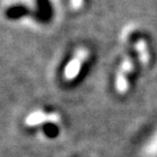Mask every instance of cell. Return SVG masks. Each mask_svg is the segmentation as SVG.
Wrapping results in <instances>:
<instances>
[{
  "mask_svg": "<svg viewBox=\"0 0 157 157\" xmlns=\"http://www.w3.org/2000/svg\"><path fill=\"white\" fill-rule=\"evenodd\" d=\"M89 55H90V52H89V50L86 48H80L79 50H77L73 58L67 63V65L65 67L64 78L67 79V80H73V79L77 78V76L80 72L82 65L87 59Z\"/></svg>",
  "mask_w": 157,
  "mask_h": 157,
  "instance_id": "6da1fadb",
  "label": "cell"
},
{
  "mask_svg": "<svg viewBox=\"0 0 157 157\" xmlns=\"http://www.w3.org/2000/svg\"><path fill=\"white\" fill-rule=\"evenodd\" d=\"M134 69V63L132 61L130 57H124L121 65L119 67V71L117 73V78H115V89L119 93L124 94L128 90V79L127 75L130 73Z\"/></svg>",
  "mask_w": 157,
  "mask_h": 157,
  "instance_id": "7a4b0ae2",
  "label": "cell"
},
{
  "mask_svg": "<svg viewBox=\"0 0 157 157\" xmlns=\"http://www.w3.org/2000/svg\"><path fill=\"white\" fill-rule=\"evenodd\" d=\"M59 121V115L57 113H45L43 111H34L26 118L25 122L27 126H37L43 122H54L57 124Z\"/></svg>",
  "mask_w": 157,
  "mask_h": 157,
  "instance_id": "3957f363",
  "label": "cell"
},
{
  "mask_svg": "<svg viewBox=\"0 0 157 157\" xmlns=\"http://www.w3.org/2000/svg\"><path fill=\"white\" fill-rule=\"evenodd\" d=\"M135 49L139 54V59L141 61V63L143 65H148L149 62H150V54H149V50H148V45H147V42L144 40L140 39L136 44H135Z\"/></svg>",
  "mask_w": 157,
  "mask_h": 157,
  "instance_id": "277c9868",
  "label": "cell"
},
{
  "mask_svg": "<svg viewBox=\"0 0 157 157\" xmlns=\"http://www.w3.org/2000/svg\"><path fill=\"white\" fill-rule=\"evenodd\" d=\"M84 0H71V7L73 10H79L83 6Z\"/></svg>",
  "mask_w": 157,
  "mask_h": 157,
  "instance_id": "5b68a950",
  "label": "cell"
}]
</instances>
